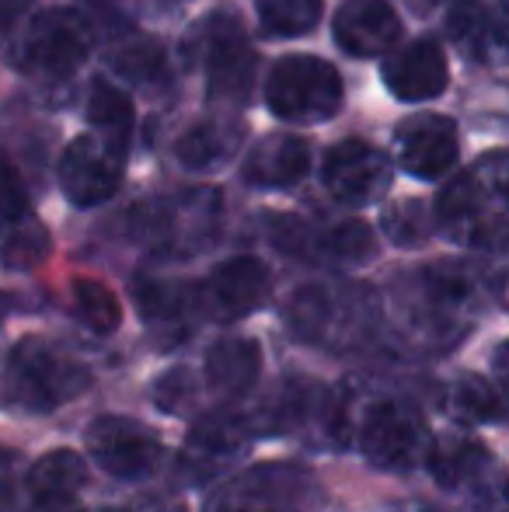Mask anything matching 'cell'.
<instances>
[{"label":"cell","mask_w":509,"mask_h":512,"mask_svg":"<svg viewBox=\"0 0 509 512\" xmlns=\"http://www.w3.org/2000/svg\"><path fill=\"white\" fill-rule=\"evenodd\" d=\"M436 223L454 241L499 244L509 237V150L485 154L475 168L447 182L436 196Z\"/></svg>","instance_id":"1"},{"label":"cell","mask_w":509,"mask_h":512,"mask_svg":"<svg viewBox=\"0 0 509 512\" xmlns=\"http://www.w3.org/2000/svg\"><path fill=\"white\" fill-rule=\"evenodd\" d=\"M286 324L311 345L353 349L374 331L377 297L363 283H307L286 300Z\"/></svg>","instance_id":"2"},{"label":"cell","mask_w":509,"mask_h":512,"mask_svg":"<svg viewBox=\"0 0 509 512\" xmlns=\"http://www.w3.org/2000/svg\"><path fill=\"white\" fill-rule=\"evenodd\" d=\"M88 384V366L46 338H25L7 356V401L25 411H53L67 405L81 391H88Z\"/></svg>","instance_id":"3"},{"label":"cell","mask_w":509,"mask_h":512,"mask_svg":"<svg viewBox=\"0 0 509 512\" xmlns=\"http://www.w3.org/2000/svg\"><path fill=\"white\" fill-rule=\"evenodd\" d=\"M95 49V28L70 7H49L28 18L11 39V60L42 81L70 77Z\"/></svg>","instance_id":"4"},{"label":"cell","mask_w":509,"mask_h":512,"mask_svg":"<svg viewBox=\"0 0 509 512\" xmlns=\"http://www.w3.org/2000/svg\"><path fill=\"white\" fill-rule=\"evenodd\" d=\"M265 105L300 126L325 122L342 108V77L318 56H286L265 77Z\"/></svg>","instance_id":"5"},{"label":"cell","mask_w":509,"mask_h":512,"mask_svg":"<svg viewBox=\"0 0 509 512\" xmlns=\"http://www.w3.org/2000/svg\"><path fill=\"white\" fill-rule=\"evenodd\" d=\"M360 450L381 471H408L415 464H426L433 450L426 422L405 401H374L360 425Z\"/></svg>","instance_id":"6"},{"label":"cell","mask_w":509,"mask_h":512,"mask_svg":"<svg viewBox=\"0 0 509 512\" xmlns=\"http://www.w3.org/2000/svg\"><path fill=\"white\" fill-rule=\"evenodd\" d=\"M199 63L206 70V91L213 102L241 105L255 84V53L245 39L238 14H213L199 28Z\"/></svg>","instance_id":"7"},{"label":"cell","mask_w":509,"mask_h":512,"mask_svg":"<svg viewBox=\"0 0 509 512\" xmlns=\"http://www.w3.org/2000/svg\"><path fill=\"white\" fill-rule=\"evenodd\" d=\"M408 290V324L419 338H454L461 335V321H468L475 307V283L464 269L433 265L412 279Z\"/></svg>","instance_id":"8"},{"label":"cell","mask_w":509,"mask_h":512,"mask_svg":"<svg viewBox=\"0 0 509 512\" xmlns=\"http://www.w3.org/2000/svg\"><path fill=\"white\" fill-rule=\"evenodd\" d=\"M126 147L102 133H84L60 157V189L74 206H102L123 185Z\"/></svg>","instance_id":"9"},{"label":"cell","mask_w":509,"mask_h":512,"mask_svg":"<svg viewBox=\"0 0 509 512\" xmlns=\"http://www.w3.org/2000/svg\"><path fill=\"white\" fill-rule=\"evenodd\" d=\"M265 297H269V269L252 255H238L220 262L199 283V290L192 293L199 314L220 324L248 317L255 307H262Z\"/></svg>","instance_id":"10"},{"label":"cell","mask_w":509,"mask_h":512,"mask_svg":"<svg viewBox=\"0 0 509 512\" xmlns=\"http://www.w3.org/2000/svg\"><path fill=\"white\" fill-rule=\"evenodd\" d=\"M88 453L105 474L119 481H140L161 460V443L150 429L123 415H102L88 429Z\"/></svg>","instance_id":"11"},{"label":"cell","mask_w":509,"mask_h":512,"mask_svg":"<svg viewBox=\"0 0 509 512\" xmlns=\"http://www.w3.org/2000/svg\"><path fill=\"white\" fill-rule=\"evenodd\" d=\"M321 182L346 206H370L391 189V161L363 140H342L325 154Z\"/></svg>","instance_id":"12"},{"label":"cell","mask_w":509,"mask_h":512,"mask_svg":"<svg viewBox=\"0 0 509 512\" xmlns=\"http://www.w3.org/2000/svg\"><path fill=\"white\" fill-rule=\"evenodd\" d=\"M252 425L234 415H210L192 425L189 439L182 446V474L192 485L217 481L238 464L252 446Z\"/></svg>","instance_id":"13"},{"label":"cell","mask_w":509,"mask_h":512,"mask_svg":"<svg viewBox=\"0 0 509 512\" xmlns=\"http://www.w3.org/2000/svg\"><path fill=\"white\" fill-rule=\"evenodd\" d=\"M394 150H398V164L408 175L422 178V182H433V178L447 175L457 164L461 140H457L454 119L436 112H419V115H408L398 126Z\"/></svg>","instance_id":"14"},{"label":"cell","mask_w":509,"mask_h":512,"mask_svg":"<svg viewBox=\"0 0 509 512\" xmlns=\"http://www.w3.org/2000/svg\"><path fill=\"white\" fill-rule=\"evenodd\" d=\"M384 84L398 102L419 105L433 102L436 95H443L450 81L447 56H443L440 42L433 39H415L401 49H391L384 56Z\"/></svg>","instance_id":"15"},{"label":"cell","mask_w":509,"mask_h":512,"mask_svg":"<svg viewBox=\"0 0 509 512\" xmlns=\"http://www.w3.org/2000/svg\"><path fill=\"white\" fill-rule=\"evenodd\" d=\"M332 28L335 42L360 60L387 56L401 42V18L387 0H346L335 11Z\"/></svg>","instance_id":"16"},{"label":"cell","mask_w":509,"mask_h":512,"mask_svg":"<svg viewBox=\"0 0 509 512\" xmlns=\"http://www.w3.org/2000/svg\"><path fill=\"white\" fill-rule=\"evenodd\" d=\"M447 35L468 60L489 67L509 63V7L489 11L478 0H457L447 14Z\"/></svg>","instance_id":"17"},{"label":"cell","mask_w":509,"mask_h":512,"mask_svg":"<svg viewBox=\"0 0 509 512\" xmlns=\"http://www.w3.org/2000/svg\"><path fill=\"white\" fill-rule=\"evenodd\" d=\"M300 481H307L304 474L286 471V467L252 471L245 478L231 481L227 488H220L206 512H300L290 495L293 485H300Z\"/></svg>","instance_id":"18"},{"label":"cell","mask_w":509,"mask_h":512,"mask_svg":"<svg viewBox=\"0 0 509 512\" xmlns=\"http://www.w3.org/2000/svg\"><path fill=\"white\" fill-rule=\"evenodd\" d=\"M311 171V147L293 133L265 136L245 157V182L255 189H290Z\"/></svg>","instance_id":"19"},{"label":"cell","mask_w":509,"mask_h":512,"mask_svg":"<svg viewBox=\"0 0 509 512\" xmlns=\"http://www.w3.org/2000/svg\"><path fill=\"white\" fill-rule=\"evenodd\" d=\"M203 370H206V387H210V391L238 398V394H245L258 380L262 352H258V345L248 342V338H224V342H217L206 352Z\"/></svg>","instance_id":"20"},{"label":"cell","mask_w":509,"mask_h":512,"mask_svg":"<svg viewBox=\"0 0 509 512\" xmlns=\"http://www.w3.org/2000/svg\"><path fill=\"white\" fill-rule=\"evenodd\" d=\"M245 129L231 119H206L196 122L182 140L175 143V157L189 171H213L224 168L241 147Z\"/></svg>","instance_id":"21"},{"label":"cell","mask_w":509,"mask_h":512,"mask_svg":"<svg viewBox=\"0 0 509 512\" xmlns=\"http://www.w3.org/2000/svg\"><path fill=\"white\" fill-rule=\"evenodd\" d=\"M84 481H88V464H84L81 453L53 450L32 464L25 488L35 506H46V502H74Z\"/></svg>","instance_id":"22"},{"label":"cell","mask_w":509,"mask_h":512,"mask_svg":"<svg viewBox=\"0 0 509 512\" xmlns=\"http://www.w3.org/2000/svg\"><path fill=\"white\" fill-rule=\"evenodd\" d=\"M49 230L42 227V220L25 209L18 216H7L0 220V265L11 272H32L39 269L49 258Z\"/></svg>","instance_id":"23"},{"label":"cell","mask_w":509,"mask_h":512,"mask_svg":"<svg viewBox=\"0 0 509 512\" xmlns=\"http://www.w3.org/2000/svg\"><path fill=\"white\" fill-rule=\"evenodd\" d=\"M426 464L443 488H461L468 481L482 478L485 464H489V450L471 436H443L433 443Z\"/></svg>","instance_id":"24"},{"label":"cell","mask_w":509,"mask_h":512,"mask_svg":"<svg viewBox=\"0 0 509 512\" xmlns=\"http://www.w3.org/2000/svg\"><path fill=\"white\" fill-rule=\"evenodd\" d=\"M136 304H140L143 321L154 331H171V335H182L185 317L192 314L196 300L189 290H178L171 283H140L136 286Z\"/></svg>","instance_id":"25"},{"label":"cell","mask_w":509,"mask_h":512,"mask_svg":"<svg viewBox=\"0 0 509 512\" xmlns=\"http://www.w3.org/2000/svg\"><path fill=\"white\" fill-rule=\"evenodd\" d=\"M314 255L335 265H363L377 255V237L363 220H346L314 234Z\"/></svg>","instance_id":"26"},{"label":"cell","mask_w":509,"mask_h":512,"mask_svg":"<svg viewBox=\"0 0 509 512\" xmlns=\"http://www.w3.org/2000/svg\"><path fill=\"white\" fill-rule=\"evenodd\" d=\"M450 411L457 418H464V422L489 425V422H503L509 415V405L489 380L471 373V377H461L450 387Z\"/></svg>","instance_id":"27"},{"label":"cell","mask_w":509,"mask_h":512,"mask_svg":"<svg viewBox=\"0 0 509 512\" xmlns=\"http://www.w3.org/2000/svg\"><path fill=\"white\" fill-rule=\"evenodd\" d=\"M88 122L95 126V133L109 136V140L123 143L129 140V129H133V105L116 84L95 81L88 95Z\"/></svg>","instance_id":"28"},{"label":"cell","mask_w":509,"mask_h":512,"mask_svg":"<svg viewBox=\"0 0 509 512\" xmlns=\"http://www.w3.org/2000/svg\"><path fill=\"white\" fill-rule=\"evenodd\" d=\"M109 67L119 77H126L129 84H157L168 74V56H164L161 42L157 39H129L119 49H112Z\"/></svg>","instance_id":"29"},{"label":"cell","mask_w":509,"mask_h":512,"mask_svg":"<svg viewBox=\"0 0 509 512\" xmlns=\"http://www.w3.org/2000/svg\"><path fill=\"white\" fill-rule=\"evenodd\" d=\"M255 11L269 35L293 39L321 21V0H255Z\"/></svg>","instance_id":"30"},{"label":"cell","mask_w":509,"mask_h":512,"mask_svg":"<svg viewBox=\"0 0 509 512\" xmlns=\"http://www.w3.org/2000/svg\"><path fill=\"white\" fill-rule=\"evenodd\" d=\"M74 304L81 321L88 324L98 335H109V331L119 328L123 321V310H119V300L112 297L109 286L95 283V279H77L74 283Z\"/></svg>","instance_id":"31"},{"label":"cell","mask_w":509,"mask_h":512,"mask_svg":"<svg viewBox=\"0 0 509 512\" xmlns=\"http://www.w3.org/2000/svg\"><path fill=\"white\" fill-rule=\"evenodd\" d=\"M436 216L429 213L419 199H405V203H394L384 209L381 227L394 244H405V248H419L429 234H433Z\"/></svg>","instance_id":"32"},{"label":"cell","mask_w":509,"mask_h":512,"mask_svg":"<svg viewBox=\"0 0 509 512\" xmlns=\"http://www.w3.org/2000/svg\"><path fill=\"white\" fill-rule=\"evenodd\" d=\"M154 401L161 411L168 415H185L196 401V384H192V373L189 370H171L164 373L161 380L154 384Z\"/></svg>","instance_id":"33"},{"label":"cell","mask_w":509,"mask_h":512,"mask_svg":"<svg viewBox=\"0 0 509 512\" xmlns=\"http://www.w3.org/2000/svg\"><path fill=\"white\" fill-rule=\"evenodd\" d=\"M25 209H28L25 182H21V175H18V168H14L11 157L0 150V220L25 213Z\"/></svg>","instance_id":"34"},{"label":"cell","mask_w":509,"mask_h":512,"mask_svg":"<svg viewBox=\"0 0 509 512\" xmlns=\"http://www.w3.org/2000/svg\"><path fill=\"white\" fill-rule=\"evenodd\" d=\"M28 7H32V0H0V28H11L14 21H21Z\"/></svg>","instance_id":"35"},{"label":"cell","mask_w":509,"mask_h":512,"mask_svg":"<svg viewBox=\"0 0 509 512\" xmlns=\"http://www.w3.org/2000/svg\"><path fill=\"white\" fill-rule=\"evenodd\" d=\"M492 366H496L499 384H503V387H506V394H509V338L496 349V359H492Z\"/></svg>","instance_id":"36"},{"label":"cell","mask_w":509,"mask_h":512,"mask_svg":"<svg viewBox=\"0 0 509 512\" xmlns=\"http://www.w3.org/2000/svg\"><path fill=\"white\" fill-rule=\"evenodd\" d=\"M35 512H81V506L74 502H46V506H35Z\"/></svg>","instance_id":"37"},{"label":"cell","mask_w":509,"mask_h":512,"mask_svg":"<svg viewBox=\"0 0 509 512\" xmlns=\"http://www.w3.org/2000/svg\"><path fill=\"white\" fill-rule=\"evenodd\" d=\"M496 509L499 512H509V478L499 485V499H496Z\"/></svg>","instance_id":"38"},{"label":"cell","mask_w":509,"mask_h":512,"mask_svg":"<svg viewBox=\"0 0 509 512\" xmlns=\"http://www.w3.org/2000/svg\"><path fill=\"white\" fill-rule=\"evenodd\" d=\"M4 314H7V297H0V324H4Z\"/></svg>","instance_id":"39"},{"label":"cell","mask_w":509,"mask_h":512,"mask_svg":"<svg viewBox=\"0 0 509 512\" xmlns=\"http://www.w3.org/2000/svg\"><path fill=\"white\" fill-rule=\"evenodd\" d=\"M429 4H447V0H429Z\"/></svg>","instance_id":"40"},{"label":"cell","mask_w":509,"mask_h":512,"mask_svg":"<svg viewBox=\"0 0 509 512\" xmlns=\"http://www.w3.org/2000/svg\"><path fill=\"white\" fill-rule=\"evenodd\" d=\"M105 512H129V509H105Z\"/></svg>","instance_id":"41"},{"label":"cell","mask_w":509,"mask_h":512,"mask_svg":"<svg viewBox=\"0 0 509 512\" xmlns=\"http://www.w3.org/2000/svg\"><path fill=\"white\" fill-rule=\"evenodd\" d=\"M506 7H509V0H506Z\"/></svg>","instance_id":"42"}]
</instances>
